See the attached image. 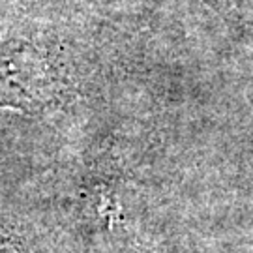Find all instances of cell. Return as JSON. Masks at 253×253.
Returning a JSON list of instances; mask_svg holds the SVG:
<instances>
[{"label":"cell","mask_w":253,"mask_h":253,"mask_svg":"<svg viewBox=\"0 0 253 253\" xmlns=\"http://www.w3.org/2000/svg\"><path fill=\"white\" fill-rule=\"evenodd\" d=\"M54 79L47 58L27 40L0 43V107L38 115L53 101Z\"/></svg>","instance_id":"cell-1"}]
</instances>
